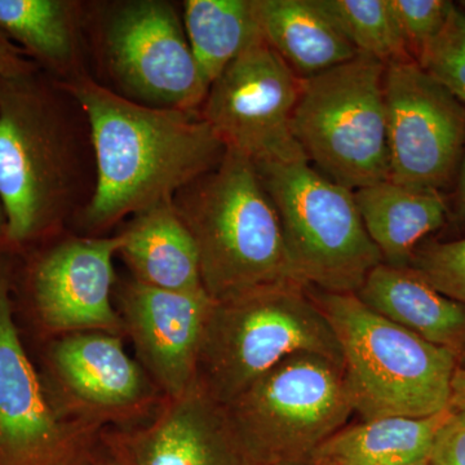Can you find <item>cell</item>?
<instances>
[{"mask_svg": "<svg viewBox=\"0 0 465 465\" xmlns=\"http://www.w3.org/2000/svg\"><path fill=\"white\" fill-rule=\"evenodd\" d=\"M57 84L90 127L96 182L84 223L92 231L173 201L224 158V143L201 110L143 105L85 74Z\"/></svg>", "mask_w": 465, "mask_h": 465, "instance_id": "cell-1", "label": "cell"}, {"mask_svg": "<svg viewBox=\"0 0 465 465\" xmlns=\"http://www.w3.org/2000/svg\"><path fill=\"white\" fill-rule=\"evenodd\" d=\"M67 94L41 69L0 78V204L8 252L50 237L79 185Z\"/></svg>", "mask_w": 465, "mask_h": 465, "instance_id": "cell-2", "label": "cell"}, {"mask_svg": "<svg viewBox=\"0 0 465 465\" xmlns=\"http://www.w3.org/2000/svg\"><path fill=\"white\" fill-rule=\"evenodd\" d=\"M173 204L195 242L202 286L213 302L300 283L277 210L243 155L226 150L213 170L176 193Z\"/></svg>", "mask_w": 465, "mask_h": 465, "instance_id": "cell-3", "label": "cell"}, {"mask_svg": "<svg viewBox=\"0 0 465 465\" xmlns=\"http://www.w3.org/2000/svg\"><path fill=\"white\" fill-rule=\"evenodd\" d=\"M308 291L335 333L351 406L362 420L430 418L451 409L454 353L379 316L356 293Z\"/></svg>", "mask_w": 465, "mask_h": 465, "instance_id": "cell-4", "label": "cell"}, {"mask_svg": "<svg viewBox=\"0 0 465 465\" xmlns=\"http://www.w3.org/2000/svg\"><path fill=\"white\" fill-rule=\"evenodd\" d=\"M299 353L320 354L342 365L335 333L304 284H277L213 302L195 381L226 406L278 363Z\"/></svg>", "mask_w": 465, "mask_h": 465, "instance_id": "cell-5", "label": "cell"}, {"mask_svg": "<svg viewBox=\"0 0 465 465\" xmlns=\"http://www.w3.org/2000/svg\"><path fill=\"white\" fill-rule=\"evenodd\" d=\"M255 166L280 216L299 282L326 292L356 293L382 258L367 234L354 192L309 162Z\"/></svg>", "mask_w": 465, "mask_h": 465, "instance_id": "cell-6", "label": "cell"}, {"mask_svg": "<svg viewBox=\"0 0 465 465\" xmlns=\"http://www.w3.org/2000/svg\"><path fill=\"white\" fill-rule=\"evenodd\" d=\"M251 465H307L353 414L342 365L293 354L224 406Z\"/></svg>", "mask_w": 465, "mask_h": 465, "instance_id": "cell-7", "label": "cell"}, {"mask_svg": "<svg viewBox=\"0 0 465 465\" xmlns=\"http://www.w3.org/2000/svg\"><path fill=\"white\" fill-rule=\"evenodd\" d=\"M384 74L360 54L300 84L293 134L309 163L353 192L390 180Z\"/></svg>", "mask_w": 465, "mask_h": 465, "instance_id": "cell-8", "label": "cell"}, {"mask_svg": "<svg viewBox=\"0 0 465 465\" xmlns=\"http://www.w3.org/2000/svg\"><path fill=\"white\" fill-rule=\"evenodd\" d=\"M8 255L0 252V465H90L103 433L60 409L27 356Z\"/></svg>", "mask_w": 465, "mask_h": 465, "instance_id": "cell-9", "label": "cell"}, {"mask_svg": "<svg viewBox=\"0 0 465 465\" xmlns=\"http://www.w3.org/2000/svg\"><path fill=\"white\" fill-rule=\"evenodd\" d=\"M300 84L262 36L210 85L201 112L226 150L253 164L308 162L292 130Z\"/></svg>", "mask_w": 465, "mask_h": 465, "instance_id": "cell-10", "label": "cell"}, {"mask_svg": "<svg viewBox=\"0 0 465 465\" xmlns=\"http://www.w3.org/2000/svg\"><path fill=\"white\" fill-rule=\"evenodd\" d=\"M110 74L127 99L153 108L201 110L207 84L176 9L163 0L115 7L104 29Z\"/></svg>", "mask_w": 465, "mask_h": 465, "instance_id": "cell-11", "label": "cell"}, {"mask_svg": "<svg viewBox=\"0 0 465 465\" xmlns=\"http://www.w3.org/2000/svg\"><path fill=\"white\" fill-rule=\"evenodd\" d=\"M390 180L443 192L465 150V106L416 61L385 66Z\"/></svg>", "mask_w": 465, "mask_h": 465, "instance_id": "cell-12", "label": "cell"}, {"mask_svg": "<svg viewBox=\"0 0 465 465\" xmlns=\"http://www.w3.org/2000/svg\"><path fill=\"white\" fill-rule=\"evenodd\" d=\"M121 246V232L114 237L67 238L29 256L21 286L45 332L122 336L124 322L112 300L113 260Z\"/></svg>", "mask_w": 465, "mask_h": 465, "instance_id": "cell-13", "label": "cell"}, {"mask_svg": "<svg viewBox=\"0 0 465 465\" xmlns=\"http://www.w3.org/2000/svg\"><path fill=\"white\" fill-rule=\"evenodd\" d=\"M122 336L79 332L60 336L47 353L52 397L85 424H125L159 409L166 397L139 361L125 351Z\"/></svg>", "mask_w": 465, "mask_h": 465, "instance_id": "cell-14", "label": "cell"}, {"mask_svg": "<svg viewBox=\"0 0 465 465\" xmlns=\"http://www.w3.org/2000/svg\"><path fill=\"white\" fill-rule=\"evenodd\" d=\"M213 300L204 290L176 292L133 280L119 287L118 312L140 365L166 399L197 379L204 327Z\"/></svg>", "mask_w": 465, "mask_h": 465, "instance_id": "cell-15", "label": "cell"}, {"mask_svg": "<svg viewBox=\"0 0 465 465\" xmlns=\"http://www.w3.org/2000/svg\"><path fill=\"white\" fill-rule=\"evenodd\" d=\"M119 465H251L225 407L197 381L164 399L153 420L101 436Z\"/></svg>", "mask_w": 465, "mask_h": 465, "instance_id": "cell-16", "label": "cell"}, {"mask_svg": "<svg viewBox=\"0 0 465 465\" xmlns=\"http://www.w3.org/2000/svg\"><path fill=\"white\" fill-rule=\"evenodd\" d=\"M356 296L379 316L448 349L458 360L465 354V305L440 293L414 269L381 262Z\"/></svg>", "mask_w": 465, "mask_h": 465, "instance_id": "cell-17", "label": "cell"}, {"mask_svg": "<svg viewBox=\"0 0 465 465\" xmlns=\"http://www.w3.org/2000/svg\"><path fill=\"white\" fill-rule=\"evenodd\" d=\"M354 198L382 262L394 268H410L420 242L445 225L450 215L443 192L410 188L391 180L358 189Z\"/></svg>", "mask_w": 465, "mask_h": 465, "instance_id": "cell-18", "label": "cell"}, {"mask_svg": "<svg viewBox=\"0 0 465 465\" xmlns=\"http://www.w3.org/2000/svg\"><path fill=\"white\" fill-rule=\"evenodd\" d=\"M121 235L118 255L134 280L176 292L203 290L197 246L173 201L136 213Z\"/></svg>", "mask_w": 465, "mask_h": 465, "instance_id": "cell-19", "label": "cell"}, {"mask_svg": "<svg viewBox=\"0 0 465 465\" xmlns=\"http://www.w3.org/2000/svg\"><path fill=\"white\" fill-rule=\"evenodd\" d=\"M253 7L262 38L299 78L360 54L320 0H253Z\"/></svg>", "mask_w": 465, "mask_h": 465, "instance_id": "cell-20", "label": "cell"}, {"mask_svg": "<svg viewBox=\"0 0 465 465\" xmlns=\"http://www.w3.org/2000/svg\"><path fill=\"white\" fill-rule=\"evenodd\" d=\"M451 409L430 418H391L345 425L313 452L307 465L425 463L437 430Z\"/></svg>", "mask_w": 465, "mask_h": 465, "instance_id": "cell-21", "label": "cell"}, {"mask_svg": "<svg viewBox=\"0 0 465 465\" xmlns=\"http://www.w3.org/2000/svg\"><path fill=\"white\" fill-rule=\"evenodd\" d=\"M81 5L66 0H0V30L45 74L64 82L79 69Z\"/></svg>", "mask_w": 465, "mask_h": 465, "instance_id": "cell-22", "label": "cell"}, {"mask_svg": "<svg viewBox=\"0 0 465 465\" xmlns=\"http://www.w3.org/2000/svg\"><path fill=\"white\" fill-rule=\"evenodd\" d=\"M183 29L208 84L262 38L253 0H186Z\"/></svg>", "mask_w": 465, "mask_h": 465, "instance_id": "cell-23", "label": "cell"}, {"mask_svg": "<svg viewBox=\"0 0 465 465\" xmlns=\"http://www.w3.org/2000/svg\"><path fill=\"white\" fill-rule=\"evenodd\" d=\"M358 54L384 66L415 61L391 0H320Z\"/></svg>", "mask_w": 465, "mask_h": 465, "instance_id": "cell-24", "label": "cell"}, {"mask_svg": "<svg viewBox=\"0 0 465 465\" xmlns=\"http://www.w3.org/2000/svg\"><path fill=\"white\" fill-rule=\"evenodd\" d=\"M416 63L465 106V9L455 5L446 25Z\"/></svg>", "mask_w": 465, "mask_h": 465, "instance_id": "cell-25", "label": "cell"}, {"mask_svg": "<svg viewBox=\"0 0 465 465\" xmlns=\"http://www.w3.org/2000/svg\"><path fill=\"white\" fill-rule=\"evenodd\" d=\"M410 268L440 293L465 305V238L420 244Z\"/></svg>", "mask_w": 465, "mask_h": 465, "instance_id": "cell-26", "label": "cell"}, {"mask_svg": "<svg viewBox=\"0 0 465 465\" xmlns=\"http://www.w3.org/2000/svg\"><path fill=\"white\" fill-rule=\"evenodd\" d=\"M391 5L415 61L439 35L455 8L450 0H391Z\"/></svg>", "mask_w": 465, "mask_h": 465, "instance_id": "cell-27", "label": "cell"}, {"mask_svg": "<svg viewBox=\"0 0 465 465\" xmlns=\"http://www.w3.org/2000/svg\"><path fill=\"white\" fill-rule=\"evenodd\" d=\"M428 465H465V411L451 409L440 424Z\"/></svg>", "mask_w": 465, "mask_h": 465, "instance_id": "cell-28", "label": "cell"}, {"mask_svg": "<svg viewBox=\"0 0 465 465\" xmlns=\"http://www.w3.org/2000/svg\"><path fill=\"white\" fill-rule=\"evenodd\" d=\"M39 66L0 30V78L36 72Z\"/></svg>", "mask_w": 465, "mask_h": 465, "instance_id": "cell-29", "label": "cell"}, {"mask_svg": "<svg viewBox=\"0 0 465 465\" xmlns=\"http://www.w3.org/2000/svg\"><path fill=\"white\" fill-rule=\"evenodd\" d=\"M450 215L454 216L458 222L465 223V150L460 167H459L457 192H455L452 208H450Z\"/></svg>", "mask_w": 465, "mask_h": 465, "instance_id": "cell-30", "label": "cell"}, {"mask_svg": "<svg viewBox=\"0 0 465 465\" xmlns=\"http://www.w3.org/2000/svg\"><path fill=\"white\" fill-rule=\"evenodd\" d=\"M451 409L465 411V369L458 367L452 378Z\"/></svg>", "mask_w": 465, "mask_h": 465, "instance_id": "cell-31", "label": "cell"}, {"mask_svg": "<svg viewBox=\"0 0 465 465\" xmlns=\"http://www.w3.org/2000/svg\"><path fill=\"white\" fill-rule=\"evenodd\" d=\"M7 250V240H5V217L3 213L2 204H0V252Z\"/></svg>", "mask_w": 465, "mask_h": 465, "instance_id": "cell-32", "label": "cell"}, {"mask_svg": "<svg viewBox=\"0 0 465 465\" xmlns=\"http://www.w3.org/2000/svg\"><path fill=\"white\" fill-rule=\"evenodd\" d=\"M90 465H119V463L112 457V455L108 454L105 458L96 459V460Z\"/></svg>", "mask_w": 465, "mask_h": 465, "instance_id": "cell-33", "label": "cell"}, {"mask_svg": "<svg viewBox=\"0 0 465 465\" xmlns=\"http://www.w3.org/2000/svg\"><path fill=\"white\" fill-rule=\"evenodd\" d=\"M459 5H460L461 8L465 9V0H463V2L459 3Z\"/></svg>", "mask_w": 465, "mask_h": 465, "instance_id": "cell-34", "label": "cell"}, {"mask_svg": "<svg viewBox=\"0 0 465 465\" xmlns=\"http://www.w3.org/2000/svg\"><path fill=\"white\" fill-rule=\"evenodd\" d=\"M412 465H428V461H425V463H418V464H412Z\"/></svg>", "mask_w": 465, "mask_h": 465, "instance_id": "cell-35", "label": "cell"}]
</instances>
